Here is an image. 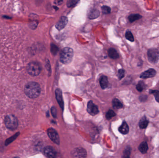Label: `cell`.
Listing matches in <instances>:
<instances>
[{"label":"cell","instance_id":"obj_17","mask_svg":"<svg viewBox=\"0 0 159 158\" xmlns=\"http://www.w3.org/2000/svg\"><path fill=\"white\" fill-rule=\"evenodd\" d=\"M142 15L138 14H132L128 16V18L129 21L131 23L134 22L136 21L140 20V19H142Z\"/></svg>","mask_w":159,"mask_h":158},{"label":"cell","instance_id":"obj_26","mask_svg":"<svg viewBox=\"0 0 159 158\" xmlns=\"http://www.w3.org/2000/svg\"><path fill=\"white\" fill-rule=\"evenodd\" d=\"M131 151V149L130 147H127L125 149V150H124L123 157H124V158H129L130 155Z\"/></svg>","mask_w":159,"mask_h":158},{"label":"cell","instance_id":"obj_28","mask_svg":"<svg viewBox=\"0 0 159 158\" xmlns=\"http://www.w3.org/2000/svg\"><path fill=\"white\" fill-rule=\"evenodd\" d=\"M102 12L104 14H109L111 12V9L106 6H103L101 8Z\"/></svg>","mask_w":159,"mask_h":158},{"label":"cell","instance_id":"obj_27","mask_svg":"<svg viewBox=\"0 0 159 158\" xmlns=\"http://www.w3.org/2000/svg\"><path fill=\"white\" fill-rule=\"evenodd\" d=\"M51 51L53 55H55L58 51V48L55 44H51Z\"/></svg>","mask_w":159,"mask_h":158},{"label":"cell","instance_id":"obj_18","mask_svg":"<svg viewBox=\"0 0 159 158\" xmlns=\"http://www.w3.org/2000/svg\"><path fill=\"white\" fill-rule=\"evenodd\" d=\"M148 123H149V121L147 119L146 117H143L140 121V128L141 129H146L148 125Z\"/></svg>","mask_w":159,"mask_h":158},{"label":"cell","instance_id":"obj_10","mask_svg":"<svg viewBox=\"0 0 159 158\" xmlns=\"http://www.w3.org/2000/svg\"><path fill=\"white\" fill-rule=\"evenodd\" d=\"M155 70L154 69H149L147 71H145L143 72L140 76L141 79H146L147 78L154 77L156 75Z\"/></svg>","mask_w":159,"mask_h":158},{"label":"cell","instance_id":"obj_9","mask_svg":"<svg viewBox=\"0 0 159 158\" xmlns=\"http://www.w3.org/2000/svg\"><path fill=\"white\" fill-rule=\"evenodd\" d=\"M72 154L75 157L84 158L87 156V153L83 148H77L73 150Z\"/></svg>","mask_w":159,"mask_h":158},{"label":"cell","instance_id":"obj_8","mask_svg":"<svg viewBox=\"0 0 159 158\" xmlns=\"http://www.w3.org/2000/svg\"><path fill=\"white\" fill-rule=\"evenodd\" d=\"M43 154L47 158H54L56 157V152L53 147L47 146L43 150Z\"/></svg>","mask_w":159,"mask_h":158},{"label":"cell","instance_id":"obj_31","mask_svg":"<svg viewBox=\"0 0 159 158\" xmlns=\"http://www.w3.org/2000/svg\"><path fill=\"white\" fill-rule=\"evenodd\" d=\"M147 97L145 95H141L139 97L140 100L141 102H145L147 99Z\"/></svg>","mask_w":159,"mask_h":158},{"label":"cell","instance_id":"obj_12","mask_svg":"<svg viewBox=\"0 0 159 158\" xmlns=\"http://www.w3.org/2000/svg\"><path fill=\"white\" fill-rule=\"evenodd\" d=\"M55 93L56 100H57L59 104L60 105V108H62V109H63L64 103L62 91L60 89H57L55 90Z\"/></svg>","mask_w":159,"mask_h":158},{"label":"cell","instance_id":"obj_7","mask_svg":"<svg viewBox=\"0 0 159 158\" xmlns=\"http://www.w3.org/2000/svg\"><path fill=\"white\" fill-rule=\"evenodd\" d=\"M87 111L92 116H95L99 113L97 106L94 104L92 101H90L87 104Z\"/></svg>","mask_w":159,"mask_h":158},{"label":"cell","instance_id":"obj_24","mask_svg":"<svg viewBox=\"0 0 159 158\" xmlns=\"http://www.w3.org/2000/svg\"><path fill=\"white\" fill-rule=\"evenodd\" d=\"M115 116H116V114L115 113L114 111L112 110H109L106 114V119H108V120L111 119L112 118L115 117Z\"/></svg>","mask_w":159,"mask_h":158},{"label":"cell","instance_id":"obj_29","mask_svg":"<svg viewBox=\"0 0 159 158\" xmlns=\"http://www.w3.org/2000/svg\"><path fill=\"white\" fill-rule=\"evenodd\" d=\"M125 76V71L123 69H120L119 70L118 73V76L119 79H122Z\"/></svg>","mask_w":159,"mask_h":158},{"label":"cell","instance_id":"obj_4","mask_svg":"<svg viewBox=\"0 0 159 158\" xmlns=\"http://www.w3.org/2000/svg\"><path fill=\"white\" fill-rule=\"evenodd\" d=\"M27 71L29 74L33 76L38 75L41 71V67L38 63L32 62L27 67Z\"/></svg>","mask_w":159,"mask_h":158},{"label":"cell","instance_id":"obj_20","mask_svg":"<svg viewBox=\"0 0 159 158\" xmlns=\"http://www.w3.org/2000/svg\"><path fill=\"white\" fill-rule=\"evenodd\" d=\"M112 105H113V107L115 109H121L123 107V105L122 104L120 101L117 98H115L113 100V101H112Z\"/></svg>","mask_w":159,"mask_h":158},{"label":"cell","instance_id":"obj_5","mask_svg":"<svg viewBox=\"0 0 159 158\" xmlns=\"http://www.w3.org/2000/svg\"><path fill=\"white\" fill-rule=\"evenodd\" d=\"M147 57L149 62L152 64L157 63L159 60V52L155 48H151L147 51Z\"/></svg>","mask_w":159,"mask_h":158},{"label":"cell","instance_id":"obj_1","mask_svg":"<svg viewBox=\"0 0 159 158\" xmlns=\"http://www.w3.org/2000/svg\"><path fill=\"white\" fill-rule=\"evenodd\" d=\"M24 92L28 97L35 98L40 94L41 88L39 84L36 82H29L25 86Z\"/></svg>","mask_w":159,"mask_h":158},{"label":"cell","instance_id":"obj_13","mask_svg":"<svg viewBox=\"0 0 159 158\" xmlns=\"http://www.w3.org/2000/svg\"><path fill=\"white\" fill-rule=\"evenodd\" d=\"M119 131L122 134H126L129 132V127L126 122H124L119 128Z\"/></svg>","mask_w":159,"mask_h":158},{"label":"cell","instance_id":"obj_32","mask_svg":"<svg viewBox=\"0 0 159 158\" xmlns=\"http://www.w3.org/2000/svg\"><path fill=\"white\" fill-rule=\"evenodd\" d=\"M55 4L58 5H60L62 4L63 1L62 0H55Z\"/></svg>","mask_w":159,"mask_h":158},{"label":"cell","instance_id":"obj_21","mask_svg":"<svg viewBox=\"0 0 159 158\" xmlns=\"http://www.w3.org/2000/svg\"><path fill=\"white\" fill-rule=\"evenodd\" d=\"M126 38L131 42H134L135 41L134 36L130 31L127 30L125 34Z\"/></svg>","mask_w":159,"mask_h":158},{"label":"cell","instance_id":"obj_23","mask_svg":"<svg viewBox=\"0 0 159 158\" xmlns=\"http://www.w3.org/2000/svg\"><path fill=\"white\" fill-rule=\"evenodd\" d=\"M149 93L154 95L156 101L159 103V91L157 90H149Z\"/></svg>","mask_w":159,"mask_h":158},{"label":"cell","instance_id":"obj_15","mask_svg":"<svg viewBox=\"0 0 159 158\" xmlns=\"http://www.w3.org/2000/svg\"><path fill=\"white\" fill-rule=\"evenodd\" d=\"M109 57L112 59H117L119 57V55L117 51L114 48H110L108 51Z\"/></svg>","mask_w":159,"mask_h":158},{"label":"cell","instance_id":"obj_6","mask_svg":"<svg viewBox=\"0 0 159 158\" xmlns=\"http://www.w3.org/2000/svg\"><path fill=\"white\" fill-rule=\"evenodd\" d=\"M48 137L52 142L56 144H59L60 138L58 134L55 130L53 128H50L47 130Z\"/></svg>","mask_w":159,"mask_h":158},{"label":"cell","instance_id":"obj_11","mask_svg":"<svg viewBox=\"0 0 159 158\" xmlns=\"http://www.w3.org/2000/svg\"><path fill=\"white\" fill-rule=\"evenodd\" d=\"M68 22V20L66 17H62L60 18V20L58 21V22L56 23V26H55L56 29L58 30H61L66 26Z\"/></svg>","mask_w":159,"mask_h":158},{"label":"cell","instance_id":"obj_16","mask_svg":"<svg viewBox=\"0 0 159 158\" xmlns=\"http://www.w3.org/2000/svg\"><path fill=\"white\" fill-rule=\"evenodd\" d=\"M148 149V145L146 142H142V143H140L139 147L140 151L143 154H146L147 152Z\"/></svg>","mask_w":159,"mask_h":158},{"label":"cell","instance_id":"obj_25","mask_svg":"<svg viewBox=\"0 0 159 158\" xmlns=\"http://www.w3.org/2000/svg\"><path fill=\"white\" fill-rule=\"evenodd\" d=\"M144 87H145V85H144L143 82L142 81H140L138 84L136 85V89L139 92H141L143 90Z\"/></svg>","mask_w":159,"mask_h":158},{"label":"cell","instance_id":"obj_3","mask_svg":"<svg viewBox=\"0 0 159 158\" xmlns=\"http://www.w3.org/2000/svg\"><path fill=\"white\" fill-rule=\"evenodd\" d=\"M4 122L6 127L12 130L16 129L18 126L17 119L12 114L7 115L5 118Z\"/></svg>","mask_w":159,"mask_h":158},{"label":"cell","instance_id":"obj_22","mask_svg":"<svg viewBox=\"0 0 159 158\" xmlns=\"http://www.w3.org/2000/svg\"><path fill=\"white\" fill-rule=\"evenodd\" d=\"M79 1V0H68L67 2V7L68 8L75 7L78 4Z\"/></svg>","mask_w":159,"mask_h":158},{"label":"cell","instance_id":"obj_2","mask_svg":"<svg viewBox=\"0 0 159 158\" xmlns=\"http://www.w3.org/2000/svg\"><path fill=\"white\" fill-rule=\"evenodd\" d=\"M74 56V51L70 47H65L60 53V60L64 64L70 63Z\"/></svg>","mask_w":159,"mask_h":158},{"label":"cell","instance_id":"obj_19","mask_svg":"<svg viewBox=\"0 0 159 158\" xmlns=\"http://www.w3.org/2000/svg\"><path fill=\"white\" fill-rule=\"evenodd\" d=\"M100 15V12L96 9H94L91 10L88 14V18L90 19H94L99 17Z\"/></svg>","mask_w":159,"mask_h":158},{"label":"cell","instance_id":"obj_14","mask_svg":"<svg viewBox=\"0 0 159 158\" xmlns=\"http://www.w3.org/2000/svg\"><path fill=\"white\" fill-rule=\"evenodd\" d=\"M100 84L101 88L103 89L106 88L109 84L108 77L105 76H101L100 79Z\"/></svg>","mask_w":159,"mask_h":158},{"label":"cell","instance_id":"obj_30","mask_svg":"<svg viewBox=\"0 0 159 158\" xmlns=\"http://www.w3.org/2000/svg\"><path fill=\"white\" fill-rule=\"evenodd\" d=\"M51 112L52 115L54 117L56 118L57 117V110L56 108L55 107H52L51 109Z\"/></svg>","mask_w":159,"mask_h":158}]
</instances>
